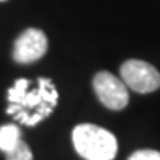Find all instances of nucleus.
<instances>
[{
    "mask_svg": "<svg viewBox=\"0 0 160 160\" xmlns=\"http://www.w3.org/2000/svg\"><path fill=\"white\" fill-rule=\"evenodd\" d=\"M93 90L108 110L119 111L129 103V93L124 82L106 70H101L93 77Z\"/></svg>",
    "mask_w": 160,
    "mask_h": 160,
    "instance_id": "4",
    "label": "nucleus"
},
{
    "mask_svg": "<svg viewBox=\"0 0 160 160\" xmlns=\"http://www.w3.org/2000/svg\"><path fill=\"white\" fill-rule=\"evenodd\" d=\"M128 160H160V152L152 150V149L136 150L134 154H131V157Z\"/></svg>",
    "mask_w": 160,
    "mask_h": 160,
    "instance_id": "8",
    "label": "nucleus"
},
{
    "mask_svg": "<svg viewBox=\"0 0 160 160\" xmlns=\"http://www.w3.org/2000/svg\"><path fill=\"white\" fill-rule=\"evenodd\" d=\"M21 131L15 124H3L0 126V150L5 154L17 147V144L21 141Z\"/></svg>",
    "mask_w": 160,
    "mask_h": 160,
    "instance_id": "6",
    "label": "nucleus"
},
{
    "mask_svg": "<svg viewBox=\"0 0 160 160\" xmlns=\"http://www.w3.org/2000/svg\"><path fill=\"white\" fill-rule=\"evenodd\" d=\"M72 142L85 160H113L118 152V141L113 132L97 124H78L72 131Z\"/></svg>",
    "mask_w": 160,
    "mask_h": 160,
    "instance_id": "2",
    "label": "nucleus"
},
{
    "mask_svg": "<svg viewBox=\"0 0 160 160\" xmlns=\"http://www.w3.org/2000/svg\"><path fill=\"white\" fill-rule=\"evenodd\" d=\"M7 114L25 126H36L54 111L59 92L48 77H38L34 83L28 78H18L7 93Z\"/></svg>",
    "mask_w": 160,
    "mask_h": 160,
    "instance_id": "1",
    "label": "nucleus"
},
{
    "mask_svg": "<svg viewBox=\"0 0 160 160\" xmlns=\"http://www.w3.org/2000/svg\"><path fill=\"white\" fill-rule=\"evenodd\" d=\"M7 160H33V152L26 142L20 141L15 149L7 152Z\"/></svg>",
    "mask_w": 160,
    "mask_h": 160,
    "instance_id": "7",
    "label": "nucleus"
},
{
    "mask_svg": "<svg viewBox=\"0 0 160 160\" xmlns=\"http://www.w3.org/2000/svg\"><path fill=\"white\" fill-rule=\"evenodd\" d=\"M48 52V38L38 28H28L13 44V61L18 64H31Z\"/></svg>",
    "mask_w": 160,
    "mask_h": 160,
    "instance_id": "5",
    "label": "nucleus"
},
{
    "mask_svg": "<svg viewBox=\"0 0 160 160\" xmlns=\"http://www.w3.org/2000/svg\"><path fill=\"white\" fill-rule=\"evenodd\" d=\"M0 2H5V0H0Z\"/></svg>",
    "mask_w": 160,
    "mask_h": 160,
    "instance_id": "9",
    "label": "nucleus"
},
{
    "mask_svg": "<svg viewBox=\"0 0 160 160\" xmlns=\"http://www.w3.org/2000/svg\"><path fill=\"white\" fill-rule=\"evenodd\" d=\"M121 78L128 88L137 93H150L160 87L158 70L139 59H129L121 65Z\"/></svg>",
    "mask_w": 160,
    "mask_h": 160,
    "instance_id": "3",
    "label": "nucleus"
}]
</instances>
